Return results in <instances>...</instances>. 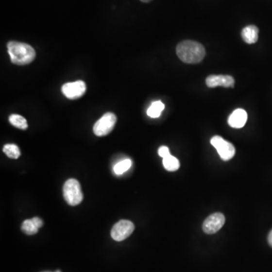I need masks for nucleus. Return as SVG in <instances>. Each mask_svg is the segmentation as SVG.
Returning <instances> with one entry per match:
<instances>
[{
	"mask_svg": "<svg viewBox=\"0 0 272 272\" xmlns=\"http://www.w3.org/2000/svg\"><path fill=\"white\" fill-rule=\"evenodd\" d=\"M176 54L184 63L197 64L204 59L206 51L201 43L195 41L185 40L177 46Z\"/></svg>",
	"mask_w": 272,
	"mask_h": 272,
	"instance_id": "obj_1",
	"label": "nucleus"
},
{
	"mask_svg": "<svg viewBox=\"0 0 272 272\" xmlns=\"http://www.w3.org/2000/svg\"><path fill=\"white\" fill-rule=\"evenodd\" d=\"M7 48L11 61L16 65H29L36 57L34 48L27 43L11 41L7 44Z\"/></svg>",
	"mask_w": 272,
	"mask_h": 272,
	"instance_id": "obj_2",
	"label": "nucleus"
},
{
	"mask_svg": "<svg viewBox=\"0 0 272 272\" xmlns=\"http://www.w3.org/2000/svg\"><path fill=\"white\" fill-rule=\"evenodd\" d=\"M64 197L70 206H77L83 201L84 194L82 192L81 186L76 179H68L63 187Z\"/></svg>",
	"mask_w": 272,
	"mask_h": 272,
	"instance_id": "obj_3",
	"label": "nucleus"
},
{
	"mask_svg": "<svg viewBox=\"0 0 272 272\" xmlns=\"http://www.w3.org/2000/svg\"><path fill=\"white\" fill-rule=\"evenodd\" d=\"M211 145H213L220 154L221 160L228 161L233 158L235 155V148L231 143L225 141L221 136H216L211 138Z\"/></svg>",
	"mask_w": 272,
	"mask_h": 272,
	"instance_id": "obj_4",
	"label": "nucleus"
},
{
	"mask_svg": "<svg viewBox=\"0 0 272 272\" xmlns=\"http://www.w3.org/2000/svg\"><path fill=\"white\" fill-rule=\"evenodd\" d=\"M117 122V117L113 113H106L93 126L94 133L97 136L108 135L114 129Z\"/></svg>",
	"mask_w": 272,
	"mask_h": 272,
	"instance_id": "obj_5",
	"label": "nucleus"
},
{
	"mask_svg": "<svg viewBox=\"0 0 272 272\" xmlns=\"http://www.w3.org/2000/svg\"><path fill=\"white\" fill-rule=\"evenodd\" d=\"M135 226L129 220H121L116 223L111 230V237L116 241H122L133 234Z\"/></svg>",
	"mask_w": 272,
	"mask_h": 272,
	"instance_id": "obj_6",
	"label": "nucleus"
},
{
	"mask_svg": "<svg viewBox=\"0 0 272 272\" xmlns=\"http://www.w3.org/2000/svg\"><path fill=\"white\" fill-rule=\"evenodd\" d=\"M86 90L85 83L81 80L73 82V83H68L61 87L62 93L66 96L68 99L74 100L82 97Z\"/></svg>",
	"mask_w": 272,
	"mask_h": 272,
	"instance_id": "obj_7",
	"label": "nucleus"
},
{
	"mask_svg": "<svg viewBox=\"0 0 272 272\" xmlns=\"http://www.w3.org/2000/svg\"><path fill=\"white\" fill-rule=\"evenodd\" d=\"M224 221H225V218L222 213H213L204 221L203 224V230L208 235H213L222 228Z\"/></svg>",
	"mask_w": 272,
	"mask_h": 272,
	"instance_id": "obj_8",
	"label": "nucleus"
},
{
	"mask_svg": "<svg viewBox=\"0 0 272 272\" xmlns=\"http://www.w3.org/2000/svg\"><path fill=\"white\" fill-rule=\"evenodd\" d=\"M206 84L209 88L218 86L233 88L235 79L229 75H210L206 79Z\"/></svg>",
	"mask_w": 272,
	"mask_h": 272,
	"instance_id": "obj_9",
	"label": "nucleus"
},
{
	"mask_svg": "<svg viewBox=\"0 0 272 272\" xmlns=\"http://www.w3.org/2000/svg\"><path fill=\"white\" fill-rule=\"evenodd\" d=\"M247 120V114L243 109H237L228 118V124L235 129L243 128Z\"/></svg>",
	"mask_w": 272,
	"mask_h": 272,
	"instance_id": "obj_10",
	"label": "nucleus"
},
{
	"mask_svg": "<svg viewBox=\"0 0 272 272\" xmlns=\"http://www.w3.org/2000/svg\"><path fill=\"white\" fill-rule=\"evenodd\" d=\"M242 39L248 44L255 43L258 39V28L255 25L244 27L241 32Z\"/></svg>",
	"mask_w": 272,
	"mask_h": 272,
	"instance_id": "obj_11",
	"label": "nucleus"
},
{
	"mask_svg": "<svg viewBox=\"0 0 272 272\" xmlns=\"http://www.w3.org/2000/svg\"><path fill=\"white\" fill-rule=\"evenodd\" d=\"M163 164L164 168L170 172L176 171L180 167V163H179V160L171 154L163 158Z\"/></svg>",
	"mask_w": 272,
	"mask_h": 272,
	"instance_id": "obj_12",
	"label": "nucleus"
},
{
	"mask_svg": "<svg viewBox=\"0 0 272 272\" xmlns=\"http://www.w3.org/2000/svg\"><path fill=\"white\" fill-rule=\"evenodd\" d=\"M164 108H165V105L163 102L161 101H156V102H153L152 105L150 106L147 114L150 118H157L160 117Z\"/></svg>",
	"mask_w": 272,
	"mask_h": 272,
	"instance_id": "obj_13",
	"label": "nucleus"
},
{
	"mask_svg": "<svg viewBox=\"0 0 272 272\" xmlns=\"http://www.w3.org/2000/svg\"><path fill=\"white\" fill-rule=\"evenodd\" d=\"M9 122L12 126L20 129H26L28 127L27 120L22 116L12 114L9 117Z\"/></svg>",
	"mask_w": 272,
	"mask_h": 272,
	"instance_id": "obj_14",
	"label": "nucleus"
},
{
	"mask_svg": "<svg viewBox=\"0 0 272 272\" xmlns=\"http://www.w3.org/2000/svg\"><path fill=\"white\" fill-rule=\"evenodd\" d=\"M132 160L129 159L122 160L117 163L114 167V171L117 175H122V174L126 172V171L131 168Z\"/></svg>",
	"mask_w": 272,
	"mask_h": 272,
	"instance_id": "obj_15",
	"label": "nucleus"
},
{
	"mask_svg": "<svg viewBox=\"0 0 272 272\" xmlns=\"http://www.w3.org/2000/svg\"><path fill=\"white\" fill-rule=\"evenodd\" d=\"M3 152L9 158L17 159L20 155V149L16 145L8 144L3 148Z\"/></svg>",
	"mask_w": 272,
	"mask_h": 272,
	"instance_id": "obj_16",
	"label": "nucleus"
},
{
	"mask_svg": "<svg viewBox=\"0 0 272 272\" xmlns=\"http://www.w3.org/2000/svg\"><path fill=\"white\" fill-rule=\"evenodd\" d=\"M21 230L27 235H36L39 228L34 224L32 220H27L23 222Z\"/></svg>",
	"mask_w": 272,
	"mask_h": 272,
	"instance_id": "obj_17",
	"label": "nucleus"
},
{
	"mask_svg": "<svg viewBox=\"0 0 272 272\" xmlns=\"http://www.w3.org/2000/svg\"><path fill=\"white\" fill-rule=\"evenodd\" d=\"M158 154L160 155L161 157L164 158L166 156L170 155V149H169L168 147L167 146H162L159 148L158 150Z\"/></svg>",
	"mask_w": 272,
	"mask_h": 272,
	"instance_id": "obj_18",
	"label": "nucleus"
},
{
	"mask_svg": "<svg viewBox=\"0 0 272 272\" xmlns=\"http://www.w3.org/2000/svg\"><path fill=\"white\" fill-rule=\"evenodd\" d=\"M31 220H32L33 222L34 223V224H35V225H36L39 229L41 228V227L43 226V221H42L40 218L34 217L33 218V219H31Z\"/></svg>",
	"mask_w": 272,
	"mask_h": 272,
	"instance_id": "obj_19",
	"label": "nucleus"
},
{
	"mask_svg": "<svg viewBox=\"0 0 272 272\" xmlns=\"http://www.w3.org/2000/svg\"><path fill=\"white\" fill-rule=\"evenodd\" d=\"M268 241H269V245L272 247V230L270 231L269 237H268Z\"/></svg>",
	"mask_w": 272,
	"mask_h": 272,
	"instance_id": "obj_20",
	"label": "nucleus"
},
{
	"mask_svg": "<svg viewBox=\"0 0 272 272\" xmlns=\"http://www.w3.org/2000/svg\"><path fill=\"white\" fill-rule=\"evenodd\" d=\"M140 1H141V2H151L152 0H140Z\"/></svg>",
	"mask_w": 272,
	"mask_h": 272,
	"instance_id": "obj_21",
	"label": "nucleus"
},
{
	"mask_svg": "<svg viewBox=\"0 0 272 272\" xmlns=\"http://www.w3.org/2000/svg\"><path fill=\"white\" fill-rule=\"evenodd\" d=\"M61 272V271L58 270V271H56V272Z\"/></svg>",
	"mask_w": 272,
	"mask_h": 272,
	"instance_id": "obj_22",
	"label": "nucleus"
},
{
	"mask_svg": "<svg viewBox=\"0 0 272 272\" xmlns=\"http://www.w3.org/2000/svg\"></svg>",
	"mask_w": 272,
	"mask_h": 272,
	"instance_id": "obj_23",
	"label": "nucleus"
}]
</instances>
